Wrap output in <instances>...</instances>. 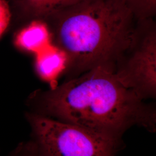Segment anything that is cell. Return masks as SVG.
<instances>
[{"instance_id":"1","label":"cell","mask_w":156,"mask_h":156,"mask_svg":"<svg viewBox=\"0 0 156 156\" xmlns=\"http://www.w3.org/2000/svg\"><path fill=\"white\" fill-rule=\"evenodd\" d=\"M36 96L39 114L118 142L134 126L151 132L156 129L155 110L108 66L95 67Z\"/></svg>"},{"instance_id":"2","label":"cell","mask_w":156,"mask_h":156,"mask_svg":"<svg viewBox=\"0 0 156 156\" xmlns=\"http://www.w3.org/2000/svg\"><path fill=\"white\" fill-rule=\"evenodd\" d=\"M126 0H79L46 19L54 44L68 57L67 69L82 74L113 64L135 44L139 31Z\"/></svg>"},{"instance_id":"3","label":"cell","mask_w":156,"mask_h":156,"mask_svg":"<svg viewBox=\"0 0 156 156\" xmlns=\"http://www.w3.org/2000/svg\"><path fill=\"white\" fill-rule=\"evenodd\" d=\"M41 156H114L118 141L36 113L26 114Z\"/></svg>"},{"instance_id":"4","label":"cell","mask_w":156,"mask_h":156,"mask_svg":"<svg viewBox=\"0 0 156 156\" xmlns=\"http://www.w3.org/2000/svg\"><path fill=\"white\" fill-rule=\"evenodd\" d=\"M134 48L127 62L115 73L119 80L142 100L153 98L156 92L155 30H149L140 42L137 38Z\"/></svg>"},{"instance_id":"5","label":"cell","mask_w":156,"mask_h":156,"mask_svg":"<svg viewBox=\"0 0 156 156\" xmlns=\"http://www.w3.org/2000/svg\"><path fill=\"white\" fill-rule=\"evenodd\" d=\"M67 66L66 53L53 43L35 54V68L38 75L51 84L55 83Z\"/></svg>"},{"instance_id":"6","label":"cell","mask_w":156,"mask_h":156,"mask_svg":"<svg viewBox=\"0 0 156 156\" xmlns=\"http://www.w3.org/2000/svg\"><path fill=\"white\" fill-rule=\"evenodd\" d=\"M17 47L35 55L52 44V35L48 24L43 19H33L17 34Z\"/></svg>"},{"instance_id":"7","label":"cell","mask_w":156,"mask_h":156,"mask_svg":"<svg viewBox=\"0 0 156 156\" xmlns=\"http://www.w3.org/2000/svg\"><path fill=\"white\" fill-rule=\"evenodd\" d=\"M25 16L46 20L79 0H16Z\"/></svg>"},{"instance_id":"8","label":"cell","mask_w":156,"mask_h":156,"mask_svg":"<svg viewBox=\"0 0 156 156\" xmlns=\"http://www.w3.org/2000/svg\"><path fill=\"white\" fill-rule=\"evenodd\" d=\"M139 21L144 22L153 16L156 11V0H126Z\"/></svg>"},{"instance_id":"9","label":"cell","mask_w":156,"mask_h":156,"mask_svg":"<svg viewBox=\"0 0 156 156\" xmlns=\"http://www.w3.org/2000/svg\"><path fill=\"white\" fill-rule=\"evenodd\" d=\"M11 19V12L5 0H0V37L9 26Z\"/></svg>"},{"instance_id":"10","label":"cell","mask_w":156,"mask_h":156,"mask_svg":"<svg viewBox=\"0 0 156 156\" xmlns=\"http://www.w3.org/2000/svg\"><path fill=\"white\" fill-rule=\"evenodd\" d=\"M10 156H41L33 142L19 145Z\"/></svg>"},{"instance_id":"11","label":"cell","mask_w":156,"mask_h":156,"mask_svg":"<svg viewBox=\"0 0 156 156\" xmlns=\"http://www.w3.org/2000/svg\"></svg>"}]
</instances>
